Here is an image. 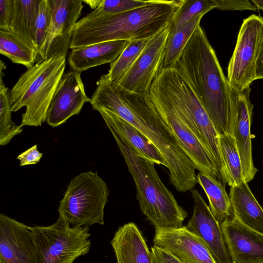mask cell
Wrapping results in <instances>:
<instances>
[{"label": "cell", "mask_w": 263, "mask_h": 263, "mask_svg": "<svg viewBox=\"0 0 263 263\" xmlns=\"http://www.w3.org/2000/svg\"><path fill=\"white\" fill-rule=\"evenodd\" d=\"M14 13V0H0V31L11 32Z\"/></svg>", "instance_id": "obj_33"}, {"label": "cell", "mask_w": 263, "mask_h": 263, "mask_svg": "<svg viewBox=\"0 0 263 263\" xmlns=\"http://www.w3.org/2000/svg\"><path fill=\"white\" fill-rule=\"evenodd\" d=\"M257 79H263V45L257 63L256 80Z\"/></svg>", "instance_id": "obj_37"}, {"label": "cell", "mask_w": 263, "mask_h": 263, "mask_svg": "<svg viewBox=\"0 0 263 263\" xmlns=\"http://www.w3.org/2000/svg\"><path fill=\"white\" fill-rule=\"evenodd\" d=\"M148 40L129 42L118 59L110 64L108 79L116 85L133 65L146 45Z\"/></svg>", "instance_id": "obj_28"}, {"label": "cell", "mask_w": 263, "mask_h": 263, "mask_svg": "<svg viewBox=\"0 0 263 263\" xmlns=\"http://www.w3.org/2000/svg\"><path fill=\"white\" fill-rule=\"evenodd\" d=\"M229 198L233 217L248 228L263 234V209L248 183L231 187Z\"/></svg>", "instance_id": "obj_21"}, {"label": "cell", "mask_w": 263, "mask_h": 263, "mask_svg": "<svg viewBox=\"0 0 263 263\" xmlns=\"http://www.w3.org/2000/svg\"><path fill=\"white\" fill-rule=\"evenodd\" d=\"M191 192L194 201L193 213L185 227L202 240L217 263H233L220 225L200 193L195 189Z\"/></svg>", "instance_id": "obj_13"}, {"label": "cell", "mask_w": 263, "mask_h": 263, "mask_svg": "<svg viewBox=\"0 0 263 263\" xmlns=\"http://www.w3.org/2000/svg\"><path fill=\"white\" fill-rule=\"evenodd\" d=\"M37 263H73L90 251L88 226H70L61 218L48 226L29 227Z\"/></svg>", "instance_id": "obj_8"}, {"label": "cell", "mask_w": 263, "mask_h": 263, "mask_svg": "<svg viewBox=\"0 0 263 263\" xmlns=\"http://www.w3.org/2000/svg\"><path fill=\"white\" fill-rule=\"evenodd\" d=\"M81 73L71 70L62 76L47 110L46 122L49 126L55 127L64 124L89 102Z\"/></svg>", "instance_id": "obj_14"}, {"label": "cell", "mask_w": 263, "mask_h": 263, "mask_svg": "<svg viewBox=\"0 0 263 263\" xmlns=\"http://www.w3.org/2000/svg\"><path fill=\"white\" fill-rule=\"evenodd\" d=\"M51 22L38 61L67 55L74 27L84 6L82 0H49Z\"/></svg>", "instance_id": "obj_12"}, {"label": "cell", "mask_w": 263, "mask_h": 263, "mask_svg": "<svg viewBox=\"0 0 263 263\" xmlns=\"http://www.w3.org/2000/svg\"><path fill=\"white\" fill-rule=\"evenodd\" d=\"M147 102L166 124L178 144L196 169L220 178L208 154L171 101L154 81L146 96Z\"/></svg>", "instance_id": "obj_9"}, {"label": "cell", "mask_w": 263, "mask_h": 263, "mask_svg": "<svg viewBox=\"0 0 263 263\" xmlns=\"http://www.w3.org/2000/svg\"><path fill=\"white\" fill-rule=\"evenodd\" d=\"M0 263H37L29 227L0 214Z\"/></svg>", "instance_id": "obj_16"}, {"label": "cell", "mask_w": 263, "mask_h": 263, "mask_svg": "<svg viewBox=\"0 0 263 263\" xmlns=\"http://www.w3.org/2000/svg\"><path fill=\"white\" fill-rule=\"evenodd\" d=\"M250 87L236 91V111L231 127V135L237 145L244 179L247 183L253 180L258 171L252 159L251 125L253 105L250 99Z\"/></svg>", "instance_id": "obj_18"}, {"label": "cell", "mask_w": 263, "mask_h": 263, "mask_svg": "<svg viewBox=\"0 0 263 263\" xmlns=\"http://www.w3.org/2000/svg\"><path fill=\"white\" fill-rule=\"evenodd\" d=\"M110 243L117 263H152L151 251L141 231L133 222L119 227Z\"/></svg>", "instance_id": "obj_19"}, {"label": "cell", "mask_w": 263, "mask_h": 263, "mask_svg": "<svg viewBox=\"0 0 263 263\" xmlns=\"http://www.w3.org/2000/svg\"><path fill=\"white\" fill-rule=\"evenodd\" d=\"M127 41H111L71 49L68 62L72 70L81 73L88 69L115 62L128 45Z\"/></svg>", "instance_id": "obj_20"}, {"label": "cell", "mask_w": 263, "mask_h": 263, "mask_svg": "<svg viewBox=\"0 0 263 263\" xmlns=\"http://www.w3.org/2000/svg\"><path fill=\"white\" fill-rule=\"evenodd\" d=\"M64 54L37 61L20 77L10 91L11 111L26 107L22 115L21 127L41 126L56 89L64 74Z\"/></svg>", "instance_id": "obj_6"}, {"label": "cell", "mask_w": 263, "mask_h": 263, "mask_svg": "<svg viewBox=\"0 0 263 263\" xmlns=\"http://www.w3.org/2000/svg\"><path fill=\"white\" fill-rule=\"evenodd\" d=\"M105 124L134 179L142 213L155 228L181 227L188 214L160 179L155 163L139 153L112 125Z\"/></svg>", "instance_id": "obj_4"}, {"label": "cell", "mask_w": 263, "mask_h": 263, "mask_svg": "<svg viewBox=\"0 0 263 263\" xmlns=\"http://www.w3.org/2000/svg\"><path fill=\"white\" fill-rule=\"evenodd\" d=\"M216 9L214 0H183L170 24V31L183 26L195 17Z\"/></svg>", "instance_id": "obj_30"}, {"label": "cell", "mask_w": 263, "mask_h": 263, "mask_svg": "<svg viewBox=\"0 0 263 263\" xmlns=\"http://www.w3.org/2000/svg\"><path fill=\"white\" fill-rule=\"evenodd\" d=\"M175 68L192 88L218 135L231 134L235 90L224 76L215 50L200 25Z\"/></svg>", "instance_id": "obj_2"}, {"label": "cell", "mask_w": 263, "mask_h": 263, "mask_svg": "<svg viewBox=\"0 0 263 263\" xmlns=\"http://www.w3.org/2000/svg\"><path fill=\"white\" fill-rule=\"evenodd\" d=\"M170 24L148 40L133 65L115 85L118 90L142 97L147 95L162 68Z\"/></svg>", "instance_id": "obj_11"}, {"label": "cell", "mask_w": 263, "mask_h": 263, "mask_svg": "<svg viewBox=\"0 0 263 263\" xmlns=\"http://www.w3.org/2000/svg\"><path fill=\"white\" fill-rule=\"evenodd\" d=\"M219 140L229 175L228 185L230 187L238 185L245 180L235 139L232 135L228 133L219 135Z\"/></svg>", "instance_id": "obj_27"}, {"label": "cell", "mask_w": 263, "mask_h": 263, "mask_svg": "<svg viewBox=\"0 0 263 263\" xmlns=\"http://www.w3.org/2000/svg\"><path fill=\"white\" fill-rule=\"evenodd\" d=\"M263 45V18L253 14L244 19L230 60L227 79L237 91L250 87L256 80L258 59Z\"/></svg>", "instance_id": "obj_10"}, {"label": "cell", "mask_w": 263, "mask_h": 263, "mask_svg": "<svg viewBox=\"0 0 263 263\" xmlns=\"http://www.w3.org/2000/svg\"><path fill=\"white\" fill-rule=\"evenodd\" d=\"M183 0H152L126 12L99 15L92 11L76 24L70 49L111 41L149 40L169 25Z\"/></svg>", "instance_id": "obj_3"}, {"label": "cell", "mask_w": 263, "mask_h": 263, "mask_svg": "<svg viewBox=\"0 0 263 263\" xmlns=\"http://www.w3.org/2000/svg\"><path fill=\"white\" fill-rule=\"evenodd\" d=\"M90 103L93 109L108 110L128 122L157 147L166 162L170 182L177 191L194 189L198 183L196 167L146 97L122 92L104 80L97 86Z\"/></svg>", "instance_id": "obj_1"}, {"label": "cell", "mask_w": 263, "mask_h": 263, "mask_svg": "<svg viewBox=\"0 0 263 263\" xmlns=\"http://www.w3.org/2000/svg\"><path fill=\"white\" fill-rule=\"evenodd\" d=\"M203 15H198L178 29L170 31L162 68L175 67L189 40L200 25Z\"/></svg>", "instance_id": "obj_26"}, {"label": "cell", "mask_w": 263, "mask_h": 263, "mask_svg": "<svg viewBox=\"0 0 263 263\" xmlns=\"http://www.w3.org/2000/svg\"><path fill=\"white\" fill-rule=\"evenodd\" d=\"M11 101L10 91L0 80V145L8 144L16 135L21 134L22 127L11 120Z\"/></svg>", "instance_id": "obj_29"}, {"label": "cell", "mask_w": 263, "mask_h": 263, "mask_svg": "<svg viewBox=\"0 0 263 263\" xmlns=\"http://www.w3.org/2000/svg\"><path fill=\"white\" fill-rule=\"evenodd\" d=\"M101 0L83 1V2L89 5L92 9H96L101 3Z\"/></svg>", "instance_id": "obj_38"}, {"label": "cell", "mask_w": 263, "mask_h": 263, "mask_svg": "<svg viewBox=\"0 0 263 263\" xmlns=\"http://www.w3.org/2000/svg\"><path fill=\"white\" fill-rule=\"evenodd\" d=\"M233 263H263V234L233 216L221 225Z\"/></svg>", "instance_id": "obj_17"}, {"label": "cell", "mask_w": 263, "mask_h": 263, "mask_svg": "<svg viewBox=\"0 0 263 263\" xmlns=\"http://www.w3.org/2000/svg\"><path fill=\"white\" fill-rule=\"evenodd\" d=\"M0 53L13 63L29 68L37 61L38 51L12 32L0 31Z\"/></svg>", "instance_id": "obj_24"}, {"label": "cell", "mask_w": 263, "mask_h": 263, "mask_svg": "<svg viewBox=\"0 0 263 263\" xmlns=\"http://www.w3.org/2000/svg\"><path fill=\"white\" fill-rule=\"evenodd\" d=\"M109 187L98 172L88 171L71 179L58 208L59 217L72 226L104 224Z\"/></svg>", "instance_id": "obj_7"}, {"label": "cell", "mask_w": 263, "mask_h": 263, "mask_svg": "<svg viewBox=\"0 0 263 263\" xmlns=\"http://www.w3.org/2000/svg\"><path fill=\"white\" fill-rule=\"evenodd\" d=\"M154 81L171 101L208 154L223 184L229 178L219 135L190 85L175 68H162Z\"/></svg>", "instance_id": "obj_5"}, {"label": "cell", "mask_w": 263, "mask_h": 263, "mask_svg": "<svg viewBox=\"0 0 263 263\" xmlns=\"http://www.w3.org/2000/svg\"><path fill=\"white\" fill-rule=\"evenodd\" d=\"M151 252L152 263H183L169 252L154 245Z\"/></svg>", "instance_id": "obj_35"}, {"label": "cell", "mask_w": 263, "mask_h": 263, "mask_svg": "<svg viewBox=\"0 0 263 263\" xmlns=\"http://www.w3.org/2000/svg\"><path fill=\"white\" fill-rule=\"evenodd\" d=\"M197 179L207 196L212 215L221 225L233 215L224 184L214 177L202 172L197 174Z\"/></svg>", "instance_id": "obj_23"}, {"label": "cell", "mask_w": 263, "mask_h": 263, "mask_svg": "<svg viewBox=\"0 0 263 263\" xmlns=\"http://www.w3.org/2000/svg\"><path fill=\"white\" fill-rule=\"evenodd\" d=\"M152 0H101L99 6L92 11L99 15L118 14L149 4Z\"/></svg>", "instance_id": "obj_32"}, {"label": "cell", "mask_w": 263, "mask_h": 263, "mask_svg": "<svg viewBox=\"0 0 263 263\" xmlns=\"http://www.w3.org/2000/svg\"><path fill=\"white\" fill-rule=\"evenodd\" d=\"M50 22L51 11L49 0H40L33 29L34 46L39 54L45 41Z\"/></svg>", "instance_id": "obj_31"}, {"label": "cell", "mask_w": 263, "mask_h": 263, "mask_svg": "<svg viewBox=\"0 0 263 263\" xmlns=\"http://www.w3.org/2000/svg\"><path fill=\"white\" fill-rule=\"evenodd\" d=\"M257 9L263 11V0H252Z\"/></svg>", "instance_id": "obj_39"}, {"label": "cell", "mask_w": 263, "mask_h": 263, "mask_svg": "<svg viewBox=\"0 0 263 263\" xmlns=\"http://www.w3.org/2000/svg\"><path fill=\"white\" fill-rule=\"evenodd\" d=\"M43 155L38 151L37 145H34L20 154L17 159L20 160V166H23L37 163Z\"/></svg>", "instance_id": "obj_36"}, {"label": "cell", "mask_w": 263, "mask_h": 263, "mask_svg": "<svg viewBox=\"0 0 263 263\" xmlns=\"http://www.w3.org/2000/svg\"><path fill=\"white\" fill-rule=\"evenodd\" d=\"M216 9L220 10H252L257 8L252 1L249 0H214Z\"/></svg>", "instance_id": "obj_34"}, {"label": "cell", "mask_w": 263, "mask_h": 263, "mask_svg": "<svg viewBox=\"0 0 263 263\" xmlns=\"http://www.w3.org/2000/svg\"><path fill=\"white\" fill-rule=\"evenodd\" d=\"M40 2V0H14L15 13L11 28V32L35 48L33 29Z\"/></svg>", "instance_id": "obj_25"}, {"label": "cell", "mask_w": 263, "mask_h": 263, "mask_svg": "<svg viewBox=\"0 0 263 263\" xmlns=\"http://www.w3.org/2000/svg\"><path fill=\"white\" fill-rule=\"evenodd\" d=\"M98 111L105 123H109L116 128L139 153L152 160L155 164L167 167L166 162L159 149L139 130L108 110L99 109Z\"/></svg>", "instance_id": "obj_22"}, {"label": "cell", "mask_w": 263, "mask_h": 263, "mask_svg": "<svg viewBox=\"0 0 263 263\" xmlns=\"http://www.w3.org/2000/svg\"><path fill=\"white\" fill-rule=\"evenodd\" d=\"M153 241L183 263H217L202 240L185 226L155 228Z\"/></svg>", "instance_id": "obj_15"}]
</instances>
